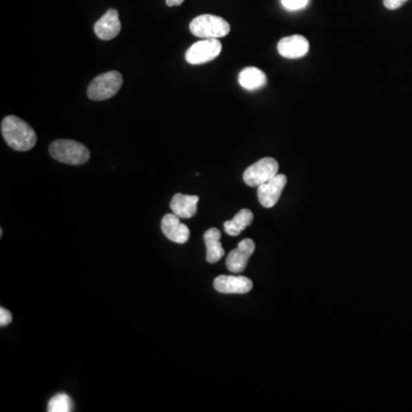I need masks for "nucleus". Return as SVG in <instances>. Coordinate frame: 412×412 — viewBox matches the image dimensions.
Returning a JSON list of instances; mask_svg holds the SVG:
<instances>
[{
    "label": "nucleus",
    "mask_w": 412,
    "mask_h": 412,
    "mask_svg": "<svg viewBox=\"0 0 412 412\" xmlns=\"http://www.w3.org/2000/svg\"><path fill=\"white\" fill-rule=\"evenodd\" d=\"M1 134L7 144L17 151H28L36 146V132L19 117H5L1 122Z\"/></svg>",
    "instance_id": "nucleus-1"
},
{
    "label": "nucleus",
    "mask_w": 412,
    "mask_h": 412,
    "mask_svg": "<svg viewBox=\"0 0 412 412\" xmlns=\"http://www.w3.org/2000/svg\"><path fill=\"white\" fill-rule=\"evenodd\" d=\"M50 153L54 160L69 165H83L90 160V150L73 140H55L50 143Z\"/></svg>",
    "instance_id": "nucleus-2"
},
{
    "label": "nucleus",
    "mask_w": 412,
    "mask_h": 412,
    "mask_svg": "<svg viewBox=\"0 0 412 412\" xmlns=\"http://www.w3.org/2000/svg\"><path fill=\"white\" fill-rule=\"evenodd\" d=\"M190 32L202 39H219L230 32V26L225 19L211 14L195 17L189 26Z\"/></svg>",
    "instance_id": "nucleus-3"
},
{
    "label": "nucleus",
    "mask_w": 412,
    "mask_h": 412,
    "mask_svg": "<svg viewBox=\"0 0 412 412\" xmlns=\"http://www.w3.org/2000/svg\"><path fill=\"white\" fill-rule=\"evenodd\" d=\"M123 85V76L118 71H109L95 77L87 88V97L91 100H108L118 93Z\"/></svg>",
    "instance_id": "nucleus-4"
},
{
    "label": "nucleus",
    "mask_w": 412,
    "mask_h": 412,
    "mask_svg": "<svg viewBox=\"0 0 412 412\" xmlns=\"http://www.w3.org/2000/svg\"><path fill=\"white\" fill-rule=\"evenodd\" d=\"M276 174H279L277 160L272 157H265L246 169L243 180L249 187H259Z\"/></svg>",
    "instance_id": "nucleus-5"
},
{
    "label": "nucleus",
    "mask_w": 412,
    "mask_h": 412,
    "mask_svg": "<svg viewBox=\"0 0 412 412\" xmlns=\"http://www.w3.org/2000/svg\"><path fill=\"white\" fill-rule=\"evenodd\" d=\"M221 50L223 45L219 39H202L188 48L186 52V61L193 66L206 64L219 57Z\"/></svg>",
    "instance_id": "nucleus-6"
},
{
    "label": "nucleus",
    "mask_w": 412,
    "mask_h": 412,
    "mask_svg": "<svg viewBox=\"0 0 412 412\" xmlns=\"http://www.w3.org/2000/svg\"><path fill=\"white\" fill-rule=\"evenodd\" d=\"M286 182L288 179L285 174H276L267 182L258 187V200L260 204L266 209L275 206L282 195L283 189L285 188Z\"/></svg>",
    "instance_id": "nucleus-7"
},
{
    "label": "nucleus",
    "mask_w": 412,
    "mask_h": 412,
    "mask_svg": "<svg viewBox=\"0 0 412 412\" xmlns=\"http://www.w3.org/2000/svg\"><path fill=\"white\" fill-rule=\"evenodd\" d=\"M213 286L225 294H244L252 290L253 283L245 276L220 275L214 279Z\"/></svg>",
    "instance_id": "nucleus-8"
},
{
    "label": "nucleus",
    "mask_w": 412,
    "mask_h": 412,
    "mask_svg": "<svg viewBox=\"0 0 412 412\" xmlns=\"http://www.w3.org/2000/svg\"><path fill=\"white\" fill-rule=\"evenodd\" d=\"M256 250V244L252 240L245 238L238 243L236 249L233 250L227 256V268L232 273H241L247 266V261Z\"/></svg>",
    "instance_id": "nucleus-9"
},
{
    "label": "nucleus",
    "mask_w": 412,
    "mask_h": 412,
    "mask_svg": "<svg viewBox=\"0 0 412 412\" xmlns=\"http://www.w3.org/2000/svg\"><path fill=\"white\" fill-rule=\"evenodd\" d=\"M279 55L285 59H299L309 52V41L300 35L284 37L277 44Z\"/></svg>",
    "instance_id": "nucleus-10"
},
{
    "label": "nucleus",
    "mask_w": 412,
    "mask_h": 412,
    "mask_svg": "<svg viewBox=\"0 0 412 412\" xmlns=\"http://www.w3.org/2000/svg\"><path fill=\"white\" fill-rule=\"evenodd\" d=\"M122 29L120 14L116 10H106L100 20L94 24V32L101 40H111L118 36Z\"/></svg>",
    "instance_id": "nucleus-11"
},
{
    "label": "nucleus",
    "mask_w": 412,
    "mask_h": 412,
    "mask_svg": "<svg viewBox=\"0 0 412 412\" xmlns=\"http://www.w3.org/2000/svg\"><path fill=\"white\" fill-rule=\"evenodd\" d=\"M181 218L170 213L164 216L162 220V230H163L164 235L174 243H179V244H185L188 242L190 237V230L185 223L180 221Z\"/></svg>",
    "instance_id": "nucleus-12"
},
{
    "label": "nucleus",
    "mask_w": 412,
    "mask_h": 412,
    "mask_svg": "<svg viewBox=\"0 0 412 412\" xmlns=\"http://www.w3.org/2000/svg\"><path fill=\"white\" fill-rule=\"evenodd\" d=\"M200 197L195 195L176 194L171 200L170 207L172 212L182 219H190L197 212V204Z\"/></svg>",
    "instance_id": "nucleus-13"
},
{
    "label": "nucleus",
    "mask_w": 412,
    "mask_h": 412,
    "mask_svg": "<svg viewBox=\"0 0 412 412\" xmlns=\"http://www.w3.org/2000/svg\"><path fill=\"white\" fill-rule=\"evenodd\" d=\"M221 233L216 228H209L204 234L206 245V260L209 263H216L225 256V249L221 245Z\"/></svg>",
    "instance_id": "nucleus-14"
},
{
    "label": "nucleus",
    "mask_w": 412,
    "mask_h": 412,
    "mask_svg": "<svg viewBox=\"0 0 412 412\" xmlns=\"http://www.w3.org/2000/svg\"><path fill=\"white\" fill-rule=\"evenodd\" d=\"M238 83L247 91L259 90L267 83V77L263 71L256 67L243 69L238 75Z\"/></svg>",
    "instance_id": "nucleus-15"
},
{
    "label": "nucleus",
    "mask_w": 412,
    "mask_h": 412,
    "mask_svg": "<svg viewBox=\"0 0 412 412\" xmlns=\"http://www.w3.org/2000/svg\"><path fill=\"white\" fill-rule=\"evenodd\" d=\"M253 218L254 216H253L252 211H250L249 209H241L233 219L228 220L223 223L225 232L230 236H238L243 230H246L252 223Z\"/></svg>",
    "instance_id": "nucleus-16"
},
{
    "label": "nucleus",
    "mask_w": 412,
    "mask_h": 412,
    "mask_svg": "<svg viewBox=\"0 0 412 412\" xmlns=\"http://www.w3.org/2000/svg\"><path fill=\"white\" fill-rule=\"evenodd\" d=\"M47 410L50 412H70L73 411V401L70 396L64 393L54 395L48 402Z\"/></svg>",
    "instance_id": "nucleus-17"
},
{
    "label": "nucleus",
    "mask_w": 412,
    "mask_h": 412,
    "mask_svg": "<svg viewBox=\"0 0 412 412\" xmlns=\"http://www.w3.org/2000/svg\"><path fill=\"white\" fill-rule=\"evenodd\" d=\"M281 3L285 10H299L308 5L309 0H281Z\"/></svg>",
    "instance_id": "nucleus-18"
},
{
    "label": "nucleus",
    "mask_w": 412,
    "mask_h": 412,
    "mask_svg": "<svg viewBox=\"0 0 412 412\" xmlns=\"http://www.w3.org/2000/svg\"><path fill=\"white\" fill-rule=\"evenodd\" d=\"M12 321H13L12 312L1 307L0 308V326H8Z\"/></svg>",
    "instance_id": "nucleus-19"
},
{
    "label": "nucleus",
    "mask_w": 412,
    "mask_h": 412,
    "mask_svg": "<svg viewBox=\"0 0 412 412\" xmlns=\"http://www.w3.org/2000/svg\"><path fill=\"white\" fill-rule=\"evenodd\" d=\"M406 1H408V0H384V6H385L387 10H397L400 7L403 6Z\"/></svg>",
    "instance_id": "nucleus-20"
},
{
    "label": "nucleus",
    "mask_w": 412,
    "mask_h": 412,
    "mask_svg": "<svg viewBox=\"0 0 412 412\" xmlns=\"http://www.w3.org/2000/svg\"><path fill=\"white\" fill-rule=\"evenodd\" d=\"M183 1H185V0H167V5L170 7L180 6Z\"/></svg>",
    "instance_id": "nucleus-21"
}]
</instances>
